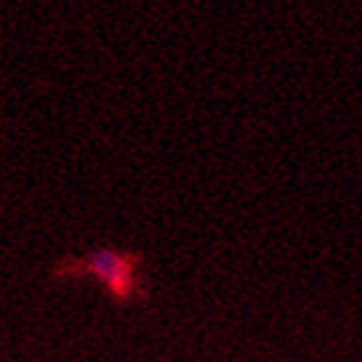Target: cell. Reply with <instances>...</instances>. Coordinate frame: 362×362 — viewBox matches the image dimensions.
<instances>
[{
    "label": "cell",
    "mask_w": 362,
    "mask_h": 362,
    "mask_svg": "<svg viewBox=\"0 0 362 362\" xmlns=\"http://www.w3.org/2000/svg\"><path fill=\"white\" fill-rule=\"evenodd\" d=\"M90 272H93L98 279H104L117 295L127 293L129 282H132L129 264L119 254H114V251H96V254L90 257Z\"/></svg>",
    "instance_id": "1"
}]
</instances>
